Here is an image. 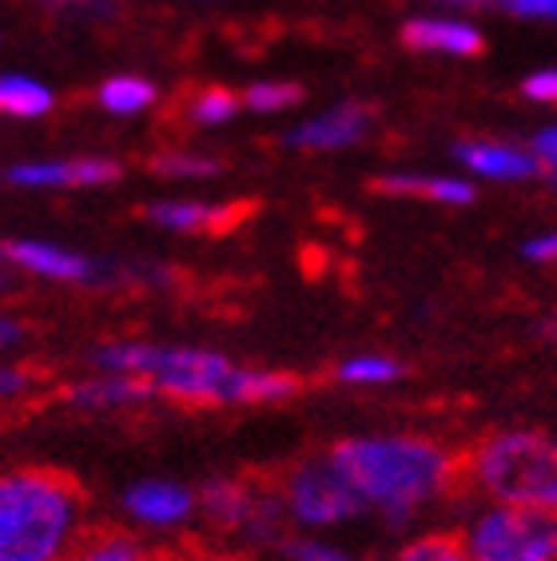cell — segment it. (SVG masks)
Returning <instances> with one entry per match:
<instances>
[{
	"instance_id": "cell-14",
	"label": "cell",
	"mask_w": 557,
	"mask_h": 561,
	"mask_svg": "<svg viewBox=\"0 0 557 561\" xmlns=\"http://www.w3.org/2000/svg\"><path fill=\"white\" fill-rule=\"evenodd\" d=\"M378 192L407 195V199H422V204L439 207H470L478 199L474 180L454 172H390L378 180Z\"/></svg>"
},
{
	"instance_id": "cell-19",
	"label": "cell",
	"mask_w": 557,
	"mask_h": 561,
	"mask_svg": "<svg viewBox=\"0 0 557 561\" xmlns=\"http://www.w3.org/2000/svg\"><path fill=\"white\" fill-rule=\"evenodd\" d=\"M402 375H407V367H402L395 355H386V351H359V355H346L343 363L334 367V378H339L343 387H359V390L395 387Z\"/></svg>"
},
{
	"instance_id": "cell-2",
	"label": "cell",
	"mask_w": 557,
	"mask_h": 561,
	"mask_svg": "<svg viewBox=\"0 0 557 561\" xmlns=\"http://www.w3.org/2000/svg\"><path fill=\"white\" fill-rule=\"evenodd\" d=\"M351 482L366 514L390 529L414 526L442 506L458 482V458L427 434H354L327 454Z\"/></svg>"
},
{
	"instance_id": "cell-22",
	"label": "cell",
	"mask_w": 557,
	"mask_h": 561,
	"mask_svg": "<svg viewBox=\"0 0 557 561\" xmlns=\"http://www.w3.org/2000/svg\"><path fill=\"white\" fill-rule=\"evenodd\" d=\"M239 108L243 104H239L231 88H204V92H195L187 100V119L200 124V128H224V124H231L239 116Z\"/></svg>"
},
{
	"instance_id": "cell-12",
	"label": "cell",
	"mask_w": 557,
	"mask_h": 561,
	"mask_svg": "<svg viewBox=\"0 0 557 561\" xmlns=\"http://www.w3.org/2000/svg\"><path fill=\"white\" fill-rule=\"evenodd\" d=\"M402 44L422 56H451V60H474L482 56V28L462 12H422L402 24Z\"/></svg>"
},
{
	"instance_id": "cell-8",
	"label": "cell",
	"mask_w": 557,
	"mask_h": 561,
	"mask_svg": "<svg viewBox=\"0 0 557 561\" xmlns=\"http://www.w3.org/2000/svg\"><path fill=\"white\" fill-rule=\"evenodd\" d=\"M21 192H80V187H107L120 180V163L107 156H56V160H21L4 172Z\"/></svg>"
},
{
	"instance_id": "cell-33",
	"label": "cell",
	"mask_w": 557,
	"mask_h": 561,
	"mask_svg": "<svg viewBox=\"0 0 557 561\" xmlns=\"http://www.w3.org/2000/svg\"><path fill=\"white\" fill-rule=\"evenodd\" d=\"M172 561H231V558H219V553H183V558H172Z\"/></svg>"
},
{
	"instance_id": "cell-10",
	"label": "cell",
	"mask_w": 557,
	"mask_h": 561,
	"mask_svg": "<svg viewBox=\"0 0 557 561\" xmlns=\"http://www.w3.org/2000/svg\"><path fill=\"white\" fill-rule=\"evenodd\" d=\"M0 260L24 271V275H33V279L68 283V287H92L107 275V267L88 260L84 251L53 243V239H12L9 248L0 251Z\"/></svg>"
},
{
	"instance_id": "cell-30",
	"label": "cell",
	"mask_w": 557,
	"mask_h": 561,
	"mask_svg": "<svg viewBox=\"0 0 557 561\" xmlns=\"http://www.w3.org/2000/svg\"><path fill=\"white\" fill-rule=\"evenodd\" d=\"M522 255L530 263H557V227H546L522 243Z\"/></svg>"
},
{
	"instance_id": "cell-26",
	"label": "cell",
	"mask_w": 557,
	"mask_h": 561,
	"mask_svg": "<svg viewBox=\"0 0 557 561\" xmlns=\"http://www.w3.org/2000/svg\"><path fill=\"white\" fill-rule=\"evenodd\" d=\"M525 148H530V156L537 160V180H546V184L557 192V124L537 128Z\"/></svg>"
},
{
	"instance_id": "cell-29",
	"label": "cell",
	"mask_w": 557,
	"mask_h": 561,
	"mask_svg": "<svg viewBox=\"0 0 557 561\" xmlns=\"http://www.w3.org/2000/svg\"><path fill=\"white\" fill-rule=\"evenodd\" d=\"M498 9H505L518 21H557V0H502Z\"/></svg>"
},
{
	"instance_id": "cell-24",
	"label": "cell",
	"mask_w": 557,
	"mask_h": 561,
	"mask_svg": "<svg viewBox=\"0 0 557 561\" xmlns=\"http://www.w3.org/2000/svg\"><path fill=\"white\" fill-rule=\"evenodd\" d=\"M299 100H303V88L291 84V80H259V84H251L239 96V104L259 112V116H278V112L295 108Z\"/></svg>"
},
{
	"instance_id": "cell-27",
	"label": "cell",
	"mask_w": 557,
	"mask_h": 561,
	"mask_svg": "<svg viewBox=\"0 0 557 561\" xmlns=\"http://www.w3.org/2000/svg\"><path fill=\"white\" fill-rule=\"evenodd\" d=\"M522 92H525V100H534V104L557 108V65H546V68H537V72L525 76Z\"/></svg>"
},
{
	"instance_id": "cell-7",
	"label": "cell",
	"mask_w": 557,
	"mask_h": 561,
	"mask_svg": "<svg viewBox=\"0 0 557 561\" xmlns=\"http://www.w3.org/2000/svg\"><path fill=\"white\" fill-rule=\"evenodd\" d=\"M200 514L224 534L251 541V546H275L287 534V514L278 502V490L243 482V478H207L200 494Z\"/></svg>"
},
{
	"instance_id": "cell-18",
	"label": "cell",
	"mask_w": 557,
	"mask_h": 561,
	"mask_svg": "<svg viewBox=\"0 0 557 561\" xmlns=\"http://www.w3.org/2000/svg\"><path fill=\"white\" fill-rule=\"evenodd\" d=\"M96 100L100 108L112 112V116H139V112H148L160 100V88L151 84L148 76L120 72V76H107L104 84L96 88Z\"/></svg>"
},
{
	"instance_id": "cell-25",
	"label": "cell",
	"mask_w": 557,
	"mask_h": 561,
	"mask_svg": "<svg viewBox=\"0 0 557 561\" xmlns=\"http://www.w3.org/2000/svg\"><path fill=\"white\" fill-rule=\"evenodd\" d=\"M283 561H354V553L346 546L331 538H319V534H299V538H283L278 541Z\"/></svg>"
},
{
	"instance_id": "cell-11",
	"label": "cell",
	"mask_w": 557,
	"mask_h": 561,
	"mask_svg": "<svg viewBox=\"0 0 557 561\" xmlns=\"http://www.w3.org/2000/svg\"><path fill=\"white\" fill-rule=\"evenodd\" d=\"M454 163H458L466 180H482V184H530L537 180V160L530 156L525 144L493 140V136H474V140L454 144Z\"/></svg>"
},
{
	"instance_id": "cell-15",
	"label": "cell",
	"mask_w": 557,
	"mask_h": 561,
	"mask_svg": "<svg viewBox=\"0 0 557 561\" xmlns=\"http://www.w3.org/2000/svg\"><path fill=\"white\" fill-rule=\"evenodd\" d=\"M148 399H151L148 382H144V378H128V375H92L68 390V402L84 414L132 411V407H139V402H148Z\"/></svg>"
},
{
	"instance_id": "cell-23",
	"label": "cell",
	"mask_w": 557,
	"mask_h": 561,
	"mask_svg": "<svg viewBox=\"0 0 557 561\" xmlns=\"http://www.w3.org/2000/svg\"><path fill=\"white\" fill-rule=\"evenodd\" d=\"M151 168L163 180H215V175L224 172V163L207 156V151H160L151 160Z\"/></svg>"
},
{
	"instance_id": "cell-20",
	"label": "cell",
	"mask_w": 557,
	"mask_h": 561,
	"mask_svg": "<svg viewBox=\"0 0 557 561\" xmlns=\"http://www.w3.org/2000/svg\"><path fill=\"white\" fill-rule=\"evenodd\" d=\"M68 561H156L136 538L120 534V529H107V534H92V538H80L76 550L68 553Z\"/></svg>"
},
{
	"instance_id": "cell-32",
	"label": "cell",
	"mask_w": 557,
	"mask_h": 561,
	"mask_svg": "<svg viewBox=\"0 0 557 561\" xmlns=\"http://www.w3.org/2000/svg\"><path fill=\"white\" fill-rule=\"evenodd\" d=\"M48 4H60V9H92V12H107V0H48Z\"/></svg>"
},
{
	"instance_id": "cell-21",
	"label": "cell",
	"mask_w": 557,
	"mask_h": 561,
	"mask_svg": "<svg viewBox=\"0 0 557 561\" xmlns=\"http://www.w3.org/2000/svg\"><path fill=\"white\" fill-rule=\"evenodd\" d=\"M395 561H470V553L462 550L458 534L451 529H427L395 553Z\"/></svg>"
},
{
	"instance_id": "cell-34",
	"label": "cell",
	"mask_w": 557,
	"mask_h": 561,
	"mask_svg": "<svg viewBox=\"0 0 557 561\" xmlns=\"http://www.w3.org/2000/svg\"><path fill=\"white\" fill-rule=\"evenodd\" d=\"M546 339H549V343H557V311L546 319Z\"/></svg>"
},
{
	"instance_id": "cell-31",
	"label": "cell",
	"mask_w": 557,
	"mask_h": 561,
	"mask_svg": "<svg viewBox=\"0 0 557 561\" xmlns=\"http://www.w3.org/2000/svg\"><path fill=\"white\" fill-rule=\"evenodd\" d=\"M24 323L21 319H12V314H0V355H9V351H16V346L24 343Z\"/></svg>"
},
{
	"instance_id": "cell-4",
	"label": "cell",
	"mask_w": 557,
	"mask_h": 561,
	"mask_svg": "<svg viewBox=\"0 0 557 561\" xmlns=\"http://www.w3.org/2000/svg\"><path fill=\"white\" fill-rule=\"evenodd\" d=\"M458 478L482 502L557 514V434L530 426L490 434L466 454Z\"/></svg>"
},
{
	"instance_id": "cell-6",
	"label": "cell",
	"mask_w": 557,
	"mask_h": 561,
	"mask_svg": "<svg viewBox=\"0 0 557 561\" xmlns=\"http://www.w3.org/2000/svg\"><path fill=\"white\" fill-rule=\"evenodd\" d=\"M278 502H283L287 526L303 529V534H327V529L351 526L366 514L351 482L339 474V466L327 454L291 466L287 478L278 482Z\"/></svg>"
},
{
	"instance_id": "cell-3",
	"label": "cell",
	"mask_w": 557,
	"mask_h": 561,
	"mask_svg": "<svg viewBox=\"0 0 557 561\" xmlns=\"http://www.w3.org/2000/svg\"><path fill=\"white\" fill-rule=\"evenodd\" d=\"M84 502L56 470L0 474V561H68L80 541Z\"/></svg>"
},
{
	"instance_id": "cell-9",
	"label": "cell",
	"mask_w": 557,
	"mask_h": 561,
	"mask_svg": "<svg viewBox=\"0 0 557 561\" xmlns=\"http://www.w3.org/2000/svg\"><path fill=\"white\" fill-rule=\"evenodd\" d=\"M371 124H375L371 104H363V100H343V104H331V108L315 112V116H307L303 124L283 131V148L307 151V156H319V151H346L366 140Z\"/></svg>"
},
{
	"instance_id": "cell-1",
	"label": "cell",
	"mask_w": 557,
	"mask_h": 561,
	"mask_svg": "<svg viewBox=\"0 0 557 561\" xmlns=\"http://www.w3.org/2000/svg\"><path fill=\"white\" fill-rule=\"evenodd\" d=\"M100 375L144 378L151 394L187 407H271L299 394V378L283 370L243 367L207 346H168L144 339H120L96 346Z\"/></svg>"
},
{
	"instance_id": "cell-16",
	"label": "cell",
	"mask_w": 557,
	"mask_h": 561,
	"mask_svg": "<svg viewBox=\"0 0 557 561\" xmlns=\"http://www.w3.org/2000/svg\"><path fill=\"white\" fill-rule=\"evenodd\" d=\"M148 219L163 231H180V236H200V231H215L231 219V211L207 199H156L148 207Z\"/></svg>"
},
{
	"instance_id": "cell-17",
	"label": "cell",
	"mask_w": 557,
	"mask_h": 561,
	"mask_svg": "<svg viewBox=\"0 0 557 561\" xmlns=\"http://www.w3.org/2000/svg\"><path fill=\"white\" fill-rule=\"evenodd\" d=\"M53 104H56V92L48 84H41L36 76H24V72L0 76V116L41 119L53 112Z\"/></svg>"
},
{
	"instance_id": "cell-28",
	"label": "cell",
	"mask_w": 557,
	"mask_h": 561,
	"mask_svg": "<svg viewBox=\"0 0 557 561\" xmlns=\"http://www.w3.org/2000/svg\"><path fill=\"white\" fill-rule=\"evenodd\" d=\"M36 387V375L16 363H0V402H16Z\"/></svg>"
},
{
	"instance_id": "cell-5",
	"label": "cell",
	"mask_w": 557,
	"mask_h": 561,
	"mask_svg": "<svg viewBox=\"0 0 557 561\" xmlns=\"http://www.w3.org/2000/svg\"><path fill=\"white\" fill-rule=\"evenodd\" d=\"M458 541L470 561H557V514L478 497L462 518Z\"/></svg>"
},
{
	"instance_id": "cell-13",
	"label": "cell",
	"mask_w": 557,
	"mask_h": 561,
	"mask_svg": "<svg viewBox=\"0 0 557 561\" xmlns=\"http://www.w3.org/2000/svg\"><path fill=\"white\" fill-rule=\"evenodd\" d=\"M124 514L148 529H180L200 514L195 490L175 478H139L124 490Z\"/></svg>"
}]
</instances>
